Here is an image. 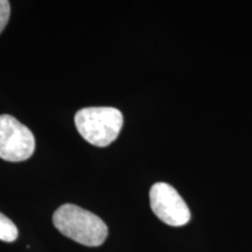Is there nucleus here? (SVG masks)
<instances>
[{
  "label": "nucleus",
  "mask_w": 252,
  "mask_h": 252,
  "mask_svg": "<svg viewBox=\"0 0 252 252\" xmlns=\"http://www.w3.org/2000/svg\"><path fill=\"white\" fill-rule=\"evenodd\" d=\"M153 213L160 220L171 226H182L190 220V212L181 195L165 182H157L150 190Z\"/></svg>",
  "instance_id": "20e7f679"
},
{
  "label": "nucleus",
  "mask_w": 252,
  "mask_h": 252,
  "mask_svg": "<svg viewBox=\"0 0 252 252\" xmlns=\"http://www.w3.org/2000/svg\"><path fill=\"white\" fill-rule=\"evenodd\" d=\"M35 151V138L27 126L9 115L0 116V158L9 162L30 159Z\"/></svg>",
  "instance_id": "7ed1b4c3"
},
{
  "label": "nucleus",
  "mask_w": 252,
  "mask_h": 252,
  "mask_svg": "<svg viewBox=\"0 0 252 252\" xmlns=\"http://www.w3.org/2000/svg\"><path fill=\"white\" fill-rule=\"evenodd\" d=\"M18 236L19 231L17 225L7 216L0 213V241L11 243L18 238Z\"/></svg>",
  "instance_id": "39448f33"
},
{
  "label": "nucleus",
  "mask_w": 252,
  "mask_h": 252,
  "mask_svg": "<svg viewBox=\"0 0 252 252\" xmlns=\"http://www.w3.org/2000/svg\"><path fill=\"white\" fill-rule=\"evenodd\" d=\"M123 123L122 112L110 106L84 108L75 115V125L83 139L98 147L111 145L121 133Z\"/></svg>",
  "instance_id": "f03ea898"
},
{
  "label": "nucleus",
  "mask_w": 252,
  "mask_h": 252,
  "mask_svg": "<svg viewBox=\"0 0 252 252\" xmlns=\"http://www.w3.org/2000/svg\"><path fill=\"white\" fill-rule=\"evenodd\" d=\"M53 223L62 235L86 247H99L108 237V226L100 217L71 203L55 210Z\"/></svg>",
  "instance_id": "f257e3e1"
},
{
  "label": "nucleus",
  "mask_w": 252,
  "mask_h": 252,
  "mask_svg": "<svg viewBox=\"0 0 252 252\" xmlns=\"http://www.w3.org/2000/svg\"><path fill=\"white\" fill-rule=\"evenodd\" d=\"M11 13V4L7 0H0V33L5 30L9 20Z\"/></svg>",
  "instance_id": "423d86ee"
}]
</instances>
